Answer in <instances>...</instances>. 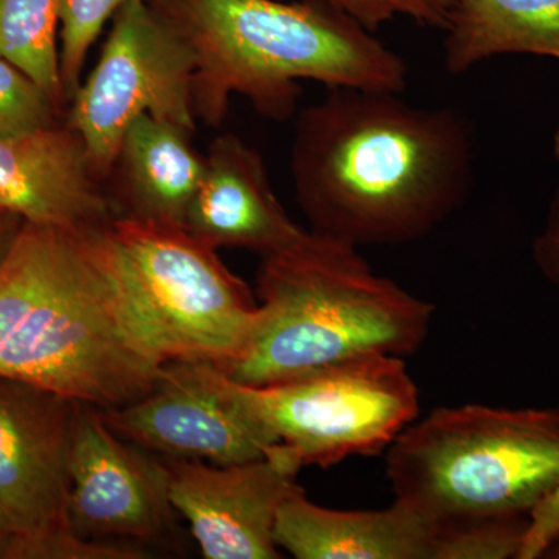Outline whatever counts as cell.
<instances>
[{"mask_svg":"<svg viewBox=\"0 0 559 559\" xmlns=\"http://www.w3.org/2000/svg\"><path fill=\"white\" fill-rule=\"evenodd\" d=\"M469 120L399 92L330 87L299 114L290 148L312 234L364 246L421 240L462 209L476 179Z\"/></svg>","mask_w":559,"mask_h":559,"instance_id":"1","label":"cell"},{"mask_svg":"<svg viewBox=\"0 0 559 559\" xmlns=\"http://www.w3.org/2000/svg\"><path fill=\"white\" fill-rule=\"evenodd\" d=\"M162 369L110 226L22 224L0 260V378L106 411L145 396Z\"/></svg>","mask_w":559,"mask_h":559,"instance_id":"2","label":"cell"},{"mask_svg":"<svg viewBox=\"0 0 559 559\" xmlns=\"http://www.w3.org/2000/svg\"><path fill=\"white\" fill-rule=\"evenodd\" d=\"M146 2L189 46L194 112L209 127L223 123L234 95L267 119H289L301 80L399 94L407 86L400 53L320 0Z\"/></svg>","mask_w":559,"mask_h":559,"instance_id":"3","label":"cell"},{"mask_svg":"<svg viewBox=\"0 0 559 559\" xmlns=\"http://www.w3.org/2000/svg\"><path fill=\"white\" fill-rule=\"evenodd\" d=\"M261 320L240 358L221 370L270 385L364 356H409L428 337L436 307L382 277L347 242L307 237L261 257Z\"/></svg>","mask_w":559,"mask_h":559,"instance_id":"4","label":"cell"},{"mask_svg":"<svg viewBox=\"0 0 559 559\" xmlns=\"http://www.w3.org/2000/svg\"><path fill=\"white\" fill-rule=\"evenodd\" d=\"M385 474L395 499L436 520L528 516L540 554L559 538V407H440L390 444Z\"/></svg>","mask_w":559,"mask_h":559,"instance_id":"5","label":"cell"},{"mask_svg":"<svg viewBox=\"0 0 559 559\" xmlns=\"http://www.w3.org/2000/svg\"><path fill=\"white\" fill-rule=\"evenodd\" d=\"M110 238L128 296L162 364L219 370L249 347L261 320L252 290L186 227L117 218Z\"/></svg>","mask_w":559,"mask_h":559,"instance_id":"6","label":"cell"},{"mask_svg":"<svg viewBox=\"0 0 559 559\" xmlns=\"http://www.w3.org/2000/svg\"><path fill=\"white\" fill-rule=\"evenodd\" d=\"M215 369L224 393L304 468L381 454L419 414L417 384L400 356L348 359L270 385L240 384Z\"/></svg>","mask_w":559,"mask_h":559,"instance_id":"7","label":"cell"},{"mask_svg":"<svg viewBox=\"0 0 559 559\" xmlns=\"http://www.w3.org/2000/svg\"><path fill=\"white\" fill-rule=\"evenodd\" d=\"M193 79L189 46L146 0H131L117 11L97 64L70 98L66 121L105 182L124 132L139 117L197 132Z\"/></svg>","mask_w":559,"mask_h":559,"instance_id":"8","label":"cell"},{"mask_svg":"<svg viewBox=\"0 0 559 559\" xmlns=\"http://www.w3.org/2000/svg\"><path fill=\"white\" fill-rule=\"evenodd\" d=\"M76 401L0 378V509L20 558L134 559L81 539L70 521L69 444Z\"/></svg>","mask_w":559,"mask_h":559,"instance_id":"9","label":"cell"},{"mask_svg":"<svg viewBox=\"0 0 559 559\" xmlns=\"http://www.w3.org/2000/svg\"><path fill=\"white\" fill-rule=\"evenodd\" d=\"M70 521L81 539L151 543L171 528L167 463L120 437L98 407L76 403L69 444Z\"/></svg>","mask_w":559,"mask_h":559,"instance_id":"10","label":"cell"},{"mask_svg":"<svg viewBox=\"0 0 559 559\" xmlns=\"http://www.w3.org/2000/svg\"><path fill=\"white\" fill-rule=\"evenodd\" d=\"M168 495L207 559H277L275 524L300 460L277 444L264 457L215 465L168 459Z\"/></svg>","mask_w":559,"mask_h":559,"instance_id":"11","label":"cell"},{"mask_svg":"<svg viewBox=\"0 0 559 559\" xmlns=\"http://www.w3.org/2000/svg\"><path fill=\"white\" fill-rule=\"evenodd\" d=\"M100 411L124 440L167 459L231 465L264 457L278 444L224 393L215 366L204 362L165 364L145 396Z\"/></svg>","mask_w":559,"mask_h":559,"instance_id":"12","label":"cell"},{"mask_svg":"<svg viewBox=\"0 0 559 559\" xmlns=\"http://www.w3.org/2000/svg\"><path fill=\"white\" fill-rule=\"evenodd\" d=\"M0 210L40 226L105 229L119 218L105 180L68 123L0 135Z\"/></svg>","mask_w":559,"mask_h":559,"instance_id":"13","label":"cell"},{"mask_svg":"<svg viewBox=\"0 0 559 559\" xmlns=\"http://www.w3.org/2000/svg\"><path fill=\"white\" fill-rule=\"evenodd\" d=\"M455 533L454 521L404 500L384 510H331L297 484L280 507L275 543L297 559H455Z\"/></svg>","mask_w":559,"mask_h":559,"instance_id":"14","label":"cell"},{"mask_svg":"<svg viewBox=\"0 0 559 559\" xmlns=\"http://www.w3.org/2000/svg\"><path fill=\"white\" fill-rule=\"evenodd\" d=\"M186 229L205 245L271 255L307 237L272 190L263 156L237 134H221L205 156L204 178Z\"/></svg>","mask_w":559,"mask_h":559,"instance_id":"15","label":"cell"},{"mask_svg":"<svg viewBox=\"0 0 559 559\" xmlns=\"http://www.w3.org/2000/svg\"><path fill=\"white\" fill-rule=\"evenodd\" d=\"M176 124L139 117L121 139L108 179L119 218L186 227L187 212L204 178L205 156Z\"/></svg>","mask_w":559,"mask_h":559,"instance_id":"16","label":"cell"},{"mask_svg":"<svg viewBox=\"0 0 559 559\" xmlns=\"http://www.w3.org/2000/svg\"><path fill=\"white\" fill-rule=\"evenodd\" d=\"M444 69L454 75L499 55L559 61V0H451Z\"/></svg>","mask_w":559,"mask_h":559,"instance_id":"17","label":"cell"},{"mask_svg":"<svg viewBox=\"0 0 559 559\" xmlns=\"http://www.w3.org/2000/svg\"><path fill=\"white\" fill-rule=\"evenodd\" d=\"M61 0H0V57L13 62L58 108L68 98L60 68Z\"/></svg>","mask_w":559,"mask_h":559,"instance_id":"18","label":"cell"},{"mask_svg":"<svg viewBox=\"0 0 559 559\" xmlns=\"http://www.w3.org/2000/svg\"><path fill=\"white\" fill-rule=\"evenodd\" d=\"M128 2L131 0H61L60 68L68 102L79 91L84 64L95 40Z\"/></svg>","mask_w":559,"mask_h":559,"instance_id":"19","label":"cell"},{"mask_svg":"<svg viewBox=\"0 0 559 559\" xmlns=\"http://www.w3.org/2000/svg\"><path fill=\"white\" fill-rule=\"evenodd\" d=\"M58 108L38 84L0 57V135H17L53 124Z\"/></svg>","mask_w":559,"mask_h":559,"instance_id":"20","label":"cell"},{"mask_svg":"<svg viewBox=\"0 0 559 559\" xmlns=\"http://www.w3.org/2000/svg\"><path fill=\"white\" fill-rule=\"evenodd\" d=\"M320 2L347 14L371 33L400 16L417 22L423 27L444 31L451 10V0H320Z\"/></svg>","mask_w":559,"mask_h":559,"instance_id":"21","label":"cell"},{"mask_svg":"<svg viewBox=\"0 0 559 559\" xmlns=\"http://www.w3.org/2000/svg\"><path fill=\"white\" fill-rule=\"evenodd\" d=\"M533 260L540 274L559 290V186L551 198L546 224L533 242Z\"/></svg>","mask_w":559,"mask_h":559,"instance_id":"22","label":"cell"},{"mask_svg":"<svg viewBox=\"0 0 559 559\" xmlns=\"http://www.w3.org/2000/svg\"><path fill=\"white\" fill-rule=\"evenodd\" d=\"M0 558H20V539L2 509H0Z\"/></svg>","mask_w":559,"mask_h":559,"instance_id":"23","label":"cell"},{"mask_svg":"<svg viewBox=\"0 0 559 559\" xmlns=\"http://www.w3.org/2000/svg\"><path fill=\"white\" fill-rule=\"evenodd\" d=\"M7 216H9V213L0 216V260L5 255L7 249L10 248L11 241H13L14 235H16L17 231L7 226Z\"/></svg>","mask_w":559,"mask_h":559,"instance_id":"24","label":"cell"},{"mask_svg":"<svg viewBox=\"0 0 559 559\" xmlns=\"http://www.w3.org/2000/svg\"><path fill=\"white\" fill-rule=\"evenodd\" d=\"M543 558H549V559H559V539L555 540L554 544L544 551Z\"/></svg>","mask_w":559,"mask_h":559,"instance_id":"25","label":"cell"},{"mask_svg":"<svg viewBox=\"0 0 559 559\" xmlns=\"http://www.w3.org/2000/svg\"><path fill=\"white\" fill-rule=\"evenodd\" d=\"M2 215H7V213L3 212V210H0V216H2Z\"/></svg>","mask_w":559,"mask_h":559,"instance_id":"26","label":"cell"}]
</instances>
